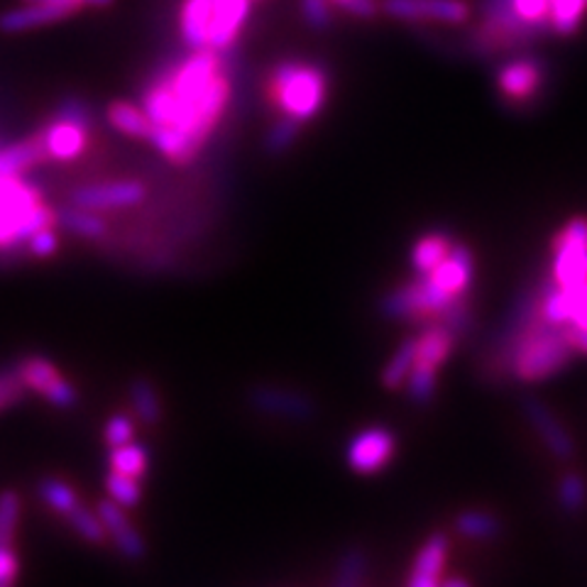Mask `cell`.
I'll use <instances>...</instances> for the list:
<instances>
[{
  "label": "cell",
  "mask_w": 587,
  "mask_h": 587,
  "mask_svg": "<svg viewBox=\"0 0 587 587\" xmlns=\"http://www.w3.org/2000/svg\"><path fill=\"white\" fill-rule=\"evenodd\" d=\"M86 138H88L86 122L62 118V116H56L52 126L42 132L44 152H47V157H52V160H60V162L76 160V157L84 152Z\"/></svg>",
  "instance_id": "cell-17"
},
{
  "label": "cell",
  "mask_w": 587,
  "mask_h": 587,
  "mask_svg": "<svg viewBox=\"0 0 587 587\" xmlns=\"http://www.w3.org/2000/svg\"><path fill=\"white\" fill-rule=\"evenodd\" d=\"M516 18L536 35L551 28V0H510Z\"/></svg>",
  "instance_id": "cell-32"
},
{
  "label": "cell",
  "mask_w": 587,
  "mask_h": 587,
  "mask_svg": "<svg viewBox=\"0 0 587 587\" xmlns=\"http://www.w3.org/2000/svg\"><path fill=\"white\" fill-rule=\"evenodd\" d=\"M456 335L458 333L450 329V325L440 323V321H434L431 325H426L419 335H414V341H416L414 367L438 372L448 363L450 353H453Z\"/></svg>",
  "instance_id": "cell-18"
},
{
  "label": "cell",
  "mask_w": 587,
  "mask_h": 587,
  "mask_svg": "<svg viewBox=\"0 0 587 587\" xmlns=\"http://www.w3.org/2000/svg\"><path fill=\"white\" fill-rule=\"evenodd\" d=\"M66 519H70L74 532L84 541H88V544H100V541L108 536L104 522H100V516L94 514L92 510H86V506H82V504H78L76 510Z\"/></svg>",
  "instance_id": "cell-34"
},
{
  "label": "cell",
  "mask_w": 587,
  "mask_h": 587,
  "mask_svg": "<svg viewBox=\"0 0 587 587\" xmlns=\"http://www.w3.org/2000/svg\"><path fill=\"white\" fill-rule=\"evenodd\" d=\"M301 13L313 30H329L333 22L331 0H301Z\"/></svg>",
  "instance_id": "cell-40"
},
{
  "label": "cell",
  "mask_w": 587,
  "mask_h": 587,
  "mask_svg": "<svg viewBox=\"0 0 587 587\" xmlns=\"http://www.w3.org/2000/svg\"><path fill=\"white\" fill-rule=\"evenodd\" d=\"M566 331H568V341L575 353L587 355V331H575V329H566Z\"/></svg>",
  "instance_id": "cell-45"
},
{
  "label": "cell",
  "mask_w": 587,
  "mask_h": 587,
  "mask_svg": "<svg viewBox=\"0 0 587 587\" xmlns=\"http://www.w3.org/2000/svg\"><path fill=\"white\" fill-rule=\"evenodd\" d=\"M253 0H184L179 32L191 50L225 52L250 18Z\"/></svg>",
  "instance_id": "cell-3"
},
{
  "label": "cell",
  "mask_w": 587,
  "mask_h": 587,
  "mask_svg": "<svg viewBox=\"0 0 587 587\" xmlns=\"http://www.w3.org/2000/svg\"><path fill=\"white\" fill-rule=\"evenodd\" d=\"M145 199V186L140 182H108L82 186L72 194L74 206L88 211H113V209H130L138 206Z\"/></svg>",
  "instance_id": "cell-12"
},
{
  "label": "cell",
  "mask_w": 587,
  "mask_h": 587,
  "mask_svg": "<svg viewBox=\"0 0 587 587\" xmlns=\"http://www.w3.org/2000/svg\"><path fill=\"white\" fill-rule=\"evenodd\" d=\"M472 275H476V259H472L470 247L456 243L431 273L421 277L431 281V285L450 301H460L468 299V291L472 287Z\"/></svg>",
  "instance_id": "cell-9"
},
{
  "label": "cell",
  "mask_w": 587,
  "mask_h": 587,
  "mask_svg": "<svg viewBox=\"0 0 587 587\" xmlns=\"http://www.w3.org/2000/svg\"><path fill=\"white\" fill-rule=\"evenodd\" d=\"M446 585H450V587H453V585H468V580L466 578H453V580H446Z\"/></svg>",
  "instance_id": "cell-48"
},
{
  "label": "cell",
  "mask_w": 587,
  "mask_h": 587,
  "mask_svg": "<svg viewBox=\"0 0 587 587\" xmlns=\"http://www.w3.org/2000/svg\"><path fill=\"white\" fill-rule=\"evenodd\" d=\"M453 245H456V241L444 231L424 233L421 238L416 241L412 247V255H409L412 269L416 275H428L440 263V259L450 253V247Z\"/></svg>",
  "instance_id": "cell-20"
},
{
  "label": "cell",
  "mask_w": 587,
  "mask_h": 587,
  "mask_svg": "<svg viewBox=\"0 0 587 587\" xmlns=\"http://www.w3.org/2000/svg\"><path fill=\"white\" fill-rule=\"evenodd\" d=\"M28 247L35 257H52L56 253V247H60V238H56L54 225H47V228H40L38 233H32L28 238Z\"/></svg>",
  "instance_id": "cell-41"
},
{
  "label": "cell",
  "mask_w": 587,
  "mask_h": 587,
  "mask_svg": "<svg viewBox=\"0 0 587 587\" xmlns=\"http://www.w3.org/2000/svg\"><path fill=\"white\" fill-rule=\"evenodd\" d=\"M20 566L18 556L10 546H0V587H8L18 580Z\"/></svg>",
  "instance_id": "cell-43"
},
{
  "label": "cell",
  "mask_w": 587,
  "mask_h": 587,
  "mask_svg": "<svg viewBox=\"0 0 587 587\" xmlns=\"http://www.w3.org/2000/svg\"><path fill=\"white\" fill-rule=\"evenodd\" d=\"M20 516V497L13 490L0 492V546H13Z\"/></svg>",
  "instance_id": "cell-37"
},
{
  "label": "cell",
  "mask_w": 587,
  "mask_h": 587,
  "mask_svg": "<svg viewBox=\"0 0 587 587\" xmlns=\"http://www.w3.org/2000/svg\"><path fill=\"white\" fill-rule=\"evenodd\" d=\"M104 438L110 448L126 446V444H130V440H135V426H132L130 416H126V414L110 416L106 428H104Z\"/></svg>",
  "instance_id": "cell-39"
},
{
  "label": "cell",
  "mask_w": 587,
  "mask_h": 587,
  "mask_svg": "<svg viewBox=\"0 0 587 587\" xmlns=\"http://www.w3.org/2000/svg\"><path fill=\"white\" fill-rule=\"evenodd\" d=\"M448 553H450V541L444 532H436L428 536L421 544V548L416 551L409 575H406V585L438 587L440 578H444V573H446Z\"/></svg>",
  "instance_id": "cell-14"
},
{
  "label": "cell",
  "mask_w": 587,
  "mask_h": 587,
  "mask_svg": "<svg viewBox=\"0 0 587 587\" xmlns=\"http://www.w3.org/2000/svg\"><path fill=\"white\" fill-rule=\"evenodd\" d=\"M573 345L568 331L541 319L534 303V313L526 325L519 329L512 341L510 372L519 382H544L570 363Z\"/></svg>",
  "instance_id": "cell-2"
},
{
  "label": "cell",
  "mask_w": 587,
  "mask_h": 587,
  "mask_svg": "<svg viewBox=\"0 0 587 587\" xmlns=\"http://www.w3.org/2000/svg\"><path fill=\"white\" fill-rule=\"evenodd\" d=\"M56 223H60L64 231L82 235V238H88V241H98L100 235H106V223L100 221L94 211L82 209V206L60 209L56 211Z\"/></svg>",
  "instance_id": "cell-24"
},
{
  "label": "cell",
  "mask_w": 587,
  "mask_h": 587,
  "mask_svg": "<svg viewBox=\"0 0 587 587\" xmlns=\"http://www.w3.org/2000/svg\"><path fill=\"white\" fill-rule=\"evenodd\" d=\"M25 3H54V6H66V8H72L74 13H76V10H82V3H78V0H25Z\"/></svg>",
  "instance_id": "cell-46"
},
{
  "label": "cell",
  "mask_w": 587,
  "mask_h": 587,
  "mask_svg": "<svg viewBox=\"0 0 587 587\" xmlns=\"http://www.w3.org/2000/svg\"><path fill=\"white\" fill-rule=\"evenodd\" d=\"M233 82L221 52L194 50L147 86L142 108L150 142L167 160L186 164L203 150L231 106Z\"/></svg>",
  "instance_id": "cell-1"
},
{
  "label": "cell",
  "mask_w": 587,
  "mask_h": 587,
  "mask_svg": "<svg viewBox=\"0 0 587 587\" xmlns=\"http://www.w3.org/2000/svg\"><path fill=\"white\" fill-rule=\"evenodd\" d=\"M587 0H551V30L556 35H573L583 25Z\"/></svg>",
  "instance_id": "cell-27"
},
{
  "label": "cell",
  "mask_w": 587,
  "mask_h": 587,
  "mask_svg": "<svg viewBox=\"0 0 587 587\" xmlns=\"http://www.w3.org/2000/svg\"><path fill=\"white\" fill-rule=\"evenodd\" d=\"M106 490L113 502H118L126 510H132L138 506L142 500V488H140V478L126 476V472H116L110 470L106 478Z\"/></svg>",
  "instance_id": "cell-30"
},
{
  "label": "cell",
  "mask_w": 587,
  "mask_h": 587,
  "mask_svg": "<svg viewBox=\"0 0 587 587\" xmlns=\"http://www.w3.org/2000/svg\"><path fill=\"white\" fill-rule=\"evenodd\" d=\"M436 382H438V372L414 367L404 385L406 397H409L414 404H428L436 394Z\"/></svg>",
  "instance_id": "cell-36"
},
{
  "label": "cell",
  "mask_w": 587,
  "mask_h": 587,
  "mask_svg": "<svg viewBox=\"0 0 587 587\" xmlns=\"http://www.w3.org/2000/svg\"><path fill=\"white\" fill-rule=\"evenodd\" d=\"M331 3L355 18H372L377 10L375 0H331Z\"/></svg>",
  "instance_id": "cell-44"
},
{
  "label": "cell",
  "mask_w": 587,
  "mask_h": 587,
  "mask_svg": "<svg viewBox=\"0 0 587 587\" xmlns=\"http://www.w3.org/2000/svg\"><path fill=\"white\" fill-rule=\"evenodd\" d=\"M524 414L529 424L536 431V436L541 438V444L548 448V453L558 460H568L575 453V444L568 434V428L561 424V419L556 414H553L548 406L536 399V397H529L524 402Z\"/></svg>",
  "instance_id": "cell-13"
},
{
  "label": "cell",
  "mask_w": 587,
  "mask_h": 587,
  "mask_svg": "<svg viewBox=\"0 0 587 587\" xmlns=\"http://www.w3.org/2000/svg\"><path fill=\"white\" fill-rule=\"evenodd\" d=\"M558 502L566 512H580L587 502V484L578 472H566L558 482Z\"/></svg>",
  "instance_id": "cell-35"
},
{
  "label": "cell",
  "mask_w": 587,
  "mask_h": 587,
  "mask_svg": "<svg viewBox=\"0 0 587 587\" xmlns=\"http://www.w3.org/2000/svg\"><path fill=\"white\" fill-rule=\"evenodd\" d=\"M329 74L319 64L279 62L267 82V96L279 116L297 122H309L323 110L329 100Z\"/></svg>",
  "instance_id": "cell-4"
},
{
  "label": "cell",
  "mask_w": 587,
  "mask_h": 587,
  "mask_svg": "<svg viewBox=\"0 0 587 587\" xmlns=\"http://www.w3.org/2000/svg\"><path fill=\"white\" fill-rule=\"evenodd\" d=\"M385 13L397 20H434L446 25H460L470 18V6L466 0H385Z\"/></svg>",
  "instance_id": "cell-11"
},
{
  "label": "cell",
  "mask_w": 587,
  "mask_h": 587,
  "mask_svg": "<svg viewBox=\"0 0 587 587\" xmlns=\"http://www.w3.org/2000/svg\"><path fill=\"white\" fill-rule=\"evenodd\" d=\"M147 466H150V453H147V448L138 444V440L110 448V470L126 472V476L132 478H142L147 472Z\"/></svg>",
  "instance_id": "cell-28"
},
{
  "label": "cell",
  "mask_w": 587,
  "mask_h": 587,
  "mask_svg": "<svg viewBox=\"0 0 587 587\" xmlns=\"http://www.w3.org/2000/svg\"><path fill=\"white\" fill-rule=\"evenodd\" d=\"M500 522H497V516L490 512L468 510L456 516V532L470 541H490L500 534Z\"/></svg>",
  "instance_id": "cell-26"
},
{
  "label": "cell",
  "mask_w": 587,
  "mask_h": 587,
  "mask_svg": "<svg viewBox=\"0 0 587 587\" xmlns=\"http://www.w3.org/2000/svg\"><path fill=\"white\" fill-rule=\"evenodd\" d=\"M56 223V213L42 206L40 194L20 177H0V247L28 243L32 233Z\"/></svg>",
  "instance_id": "cell-5"
},
{
  "label": "cell",
  "mask_w": 587,
  "mask_h": 587,
  "mask_svg": "<svg viewBox=\"0 0 587 587\" xmlns=\"http://www.w3.org/2000/svg\"><path fill=\"white\" fill-rule=\"evenodd\" d=\"M130 402H132V409L138 414V419L145 426H157L162 419V402H160V394H157L154 385L150 380H135L130 385Z\"/></svg>",
  "instance_id": "cell-25"
},
{
  "label": "cell",
  "mask_w": 587,
  "mask_h": 587,
  "mask_svg": "<svg viewBox=\"0 0 587 587\" xmlns=\"http://www.w3.org/2000/svg\"><path fill=\"white\" fill-rule=\"evenodd\" d=\"M546 82V70L536 56H519L500 66L497 72V88L510 104H529L534 100Z\"/></svg>",
  "instance_id": "cell-8"
},
{
  "label": "cell",
  "mask_w": 587,
  "mask_h": 587,
  "mask_svg": "<svg viewBox=\"0 0 587 587\" xmlns=\"http://www.w3.org/2000/svg\"><path fill=\"white\" fill-rule=\"evenodd\" d=\"M18 372L22 377V385L42 394L56 409H72L76 404V389L60 375V370H56L50 360L28 357L22 360Z\"/></svg>",
  "instance_id": "cell-10"
},
{
  "label": "cell",
  "mask_w": 587,
  "mask_h": 587,
  "mask_svg": "<svg viewBox=\"0 0 587 587\" xmlns=\"http://www.w3.org/2000/svg\"><path fill=\"white\" fill-rule=\"evenodd\" d=\"M70 15H74V10L66 8V6L25 3L22 8L8 10V13L0 15V30L3 32H25V30L52 25V22H60Z\"/></svg>",
  "instance_id": "cell-19"
},
{
  "label": "cell",
  "mask_w": 587,
  "mask_h": 587,
  "mask_svg": "<svg viewBox=\"0 0 587 587\" xmlns=\"http://www.w3.org/2000/svg\"><path fill=\"white\" fill-rule=\"evenodd\" d=\"M108 122L113 130H118L128 138L138 140H150L152 122L147 118V113L142 106L126 104V100H118V104L108 106Z\"/></svg>",
  "instance_id": "cell-22"
},
{
  "label": "cell",
  "mask_w": 587,
  "mask_h": 587,
  "mask_svg": "<svg viewBox=\"0 0 587 587\" xmlns=\"http://www.w3.org/2000/svg\"><path fill=\"white\" fill-rule=\"evenodd\" d=\"M397 456V436L387 426H367L345 446L348 468L357 476H377Z\"/></svg>",
  "instance_id": "cell-7"
},
{
  "label": "cell",
  "mask_w": 587,
  "mask_h": 587,
  "mask_svg": "<svg viewBox=\"0 0 587 587\" xmlns=\"http://www.w3.org/2000/svg\"><path fill=\"white\" fill-rule=\"evenodd\" d=\"M568 294V325L566 329L587 331V281L580 287L566 289Z\"/></svg>",
  "instance_id": "cell-38"
},
{
  "label": "cell",
  "mask_w": 587,
  "mask_h": 587,
  "mask_svg": "<svg viewBox=\"0 0 587 587\" xmlns=\"http://www.w3.org/2000/svg\"><path fill=\"white\" fill-rule=\"evenodd\" d=\"M370 570V558L363 548H348L335 563V578L338 587H357L363 585Z\"/></svg>",
  "instance_id": "cell-29"
},
{
  "label": "cell",
  "mask_w": 587,
  "mask_h": 587,
  "mask_svg": "<svg viewBox=\"0 0 587 587\" xmlns=\"http://www.w3.org/2000/svg\"><path fill=\"white\" fill-rule=\"evenodd\" d=\"M78 3H82V8H84V6H92V8H106V6H110V3H113V0H78Z\"/></svg>",
  "instance_id": "cell-47"
},
{
  "label": "cell",
  "mask_w": 587,
  "mask_h": 587,
  "mask_svg": "<svg viewBox=\"0 0 587 587\" xmlns=\"http://www.w3.org/2000/svg\"><path fill=\"white\" fill-rule=\"evenodd\" d=\"M551 281L561 289L580 287L587 281V218H570L553 238Z\"/></svg>",
  "instance_id": "cell-6"
},
{
  "label": "cell",
  "mask_w": 587,
  "mask_h": 587,
  "mask_svg": "<svg viewBox=\"0 0 587 587\" xmlns=\"http://www.w3.org/2000/svg\"><path fill=\"white\" fill-rule=\"evenodd\" d=\"M98 516L100 522H104L108 536L116 541L120 556H126L128 561H140L145 556L147 553L145 538L138 534V529L132 526L126 514V506H120L108 497V500L98 504Z\"/></svg>",
  "instance_id": "cell-16"
},
{
  "label": "cell",
  "mask_w": 587,
  "mask_h": 587,
  "mask_svg": "<svg viewBox=\"0 0 587 587\" xmlns=\"http://www.w3.org/2000/svg\"><path fill=\"white\" fill-rule=\"evenodd\" d=\"M22 389H25V385H22V377L18 370L3 372V375H0V409L15 404L22 397Z\"/></svg>",
  "instance_id": "cell-42"
},
{
  "label": "cell",
  "mask_w": 587,
  "mask_h": 587,
  "mask_svg": "<svg viewBox=\"0 0 587 587\" xmlns=\"http://www.w3.org/2000/svg\"><path fill=\"white\" fill-rule=\"evenodd\" d=\"M253 406L257 412L289 421H307L313 416V402L307 394L285 387H257L253 392Z\"/></svg>",
  "instance_id": "cell-15"
},
{
  "label": "cell",
  "mask_w": 587,
  "mask_h": 587,
  "mask_svg": "<svg viewBox=\"0 0 587 587\" xmlns=\"http://www.w3.org/2000/svg\"><path fill=\"white\" fill-rule=\"evenodd\" d=\"M414 353H416V341L409 335L394 350L392 357L387 360V365L382 367V387L389 392H397L406 385V377L412 375L414 370Z\"/></svg>",
  "instance_id": "cell-23"
},
{
  "label": "cell",
  "mask_w": 587,
  "mask_h": 587,
  "mask_svg": "<svg viewBox=\"0 0 587 587\" xmlns=\"http://www.w3.org/2000/svg\"><path fill=\"white\" fill-rule=\"evenodd\" d=\"M44 157H47V152H44L42 135L8 145L0 150V177H20L22 172H28L30 167H35L40 160H44Z\"/></svg>",
  "instance_id": "cell-21"
},
{
  "label": "cell",
  "mask_w": 587,
  "mask_h": 587,
  "mask_svg": "<svg viewBox=\"0 0 587 587\" xmlns=\"http://www.w3.org/2000/svg\"><path fill=\"white\" fill-rule=\"evenodd\" d=\"M40 497L44 502H47L50 510H54L56 514H62V516H70L78 506L76 492L70 488V484L56 480V478H44L40 482Z\"/></svg>",
  "instance_id": "cell-31"
},
{
  "label": "cell",
  "mask_w": 587,
  "mask_h": 587,
  "mask_svg": "<svg viewBox=\"0 0 587 587\" xmlns=\"http://www.w3.org/2000/svg\"><path fill=\"white\" fill-rule=\"evenodd\" d=\"M299 130H301V122L291 120L287 116H279L265 132V150L269 154H285L289 147L297 142Z\"/></svg>",
  "instance_id": "cell-33"
}]
</instances>
